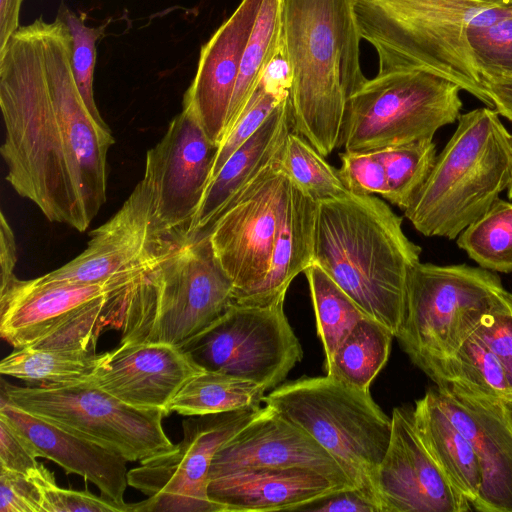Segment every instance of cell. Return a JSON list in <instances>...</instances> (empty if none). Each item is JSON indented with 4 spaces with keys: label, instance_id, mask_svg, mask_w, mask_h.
Returning <instances> with one entry per match:
<instances>
[{
    "label": "cell",
    "instance_id": "1",
    "mask_svg": "<svg viewBox=\"0 0 512 512\" xmlns=\"http://www.w3.org/2000/svg\"><path fill=\"white\" fill-rule=\"evenodd\" d=\"M6 181L51 222L86 231L107 199L108 125L92 116L59 18L19 27L0 51Z\"/></svg>",
    "mask_w": 512,
    "mask_h": 512
},
{
    "label": "cell",
    "instance_id": "2",
    "mask_svg": "<svg viewBox=\"0 0 512 512\" xmlns=\"http://www.w3.org/2000/svg\"><path fill=\"white\" fill-rule=\"evenodd\" d=\"M420 254L402 219L378 197L350 193L318 202L314 262L394 336L404 316L407 279Z\"/></svg>",
    "mask_w": 512,
    "mask_h": 512
},
{
    "label": "cell",
    "instance_id": "3",
    "mask_svg": "<svg viewBox=\"0 0 512 512\" xmlns=\"http://www.w3.org/2000/svg\"><path fill=\"white\" fill-rule=\"evenodd\" d=\"M292 129L321 155L339 146L349 98L367 80L354 0H284Z\"/></svg>",
    "mask_w": 512,
    "mask_h": 512
},
{
    "label": "cell",
    "instance_id": "4",
    "mask_svg": "<svg viewBox=\"0 0 512 512\" xmlns=\"http://www.w3.org/2000/svg\"><path fill=\"white\" fill-rule=\"evenodd\" d=\"M121 341L184 348L234 303V285L209 235L185 242L112 294Z\"/></svg>",
    "mask_w": 512,
    "mask_h": 512
},
{
    "label": "cell",
    "instance_id": "5",
    "mask_svg": "<svg viewBox=\"0 0 512 512\" xmlns=\"http://www.w3.org/2000/svg\"><path fill=\"white\" fill-rule=\"evenodd\" d=\"M362 39L376 51L377 74L421 69L440 75L489 108L467 38L494 7L477 0H354Z\"/></svg>",
    "mask_w": 512,
    "mask_h": 512
},
{
    "label": "cell",
    "instance_id": "6",
    "mask_svg": "<svg viewBox=\"0 0 512 512\" xmlns=\"http://www.w3.org/2000/svg\"><path fill=\"white\" fill-rule=\"evenodd\" d=\"M405 217L427 237L450 240L479 218L508 188L512 135L489 107L462 114Z\"/></svg>",
    "mask_w": 512,
    "mask_h": 512
},
{
    "label": "cell",
    "instance_id": "7",
    "mask_svg": "<svg viewBox=\"0 0 512 512\" xmlns=\"http://www.w3.org/2000/svg\"><path fill=\"white\" fill-rule=\"evenodd\" d=\"M264 404L313 437L341 466L355 489L381 510L376 478L392 433V420L369 391L327 376L277 386Z\"/></svg>",
    "mask_w": 512,
    "mask_h": 512
},
{
    "label": "cell",
    "instance_id": "8",
    "mask_svg": "<svg viewBox=\"0 0 512 512\" xmlns=\"http://www.w3.org/2000/svg\"><path fill=\"white\" fill-rule=\"evenodd\" d=\"M504 291L500 277L481 267L419 262L407 279L404 316L395 337L426 374L463 345Z\"/></svg>",
    "mask_w": 512,
    "mask_h": 512
},
{
    "label": "cell",
    "instance_id": "9",
    "mask_svg": "<svg viewBox=\"0 0 512 512\" xmlns=\"http://www.w3.org/2000/svg\"><path fill=\"white\" fill-rule=\"evenodd\" d=\"M461 88L430 71L376 74L349 98L339 146L368 152L433 140L458 120Z\"/></svg>",
    "mask_w": 512,
    "mask_h": 512
},
{
    "label": "cell",
    "instance_id": "10",
    "mask_svg": "<svg viewBox=\"0 0 512 512\" xmlns=\"http://www.w3.org/2000/svg\"><path fill=\"white\" fill-rule=\"evenodd\" d=\"M1 397L127 461L145 460L174 445L162 426L163 411L132 407L92 381L38 387L4 382Z\"/></svg>",
    "mask_w": 512,
    "mask_h": 512
},
{
    "label": "cell",
    "instance_id": "11",
    "mask_svg": "<svg viewBox=\"0 0 512 512\" xmlns=\"http://www.w3.org/2000/svg\"><path fill=\"white\" fill-rule=\"evenodd\" d=\"M284 302L233 303L182 349L204 370L248 379L265 390L277 387L303 356Z\"/></svg>",
    "mask_w": 512,
    "mask_h": 512
},
{
    "label": "cell",
    "instance_id": "12",
    "mask_svg": "<svg viewBox=\"0 0 512 512\" xmlns=\"http://www.w3.org/2000/svg\"><path fill=\"white\" fill-rule=\"evenodd\" d=\"M260 409L184 420L183 438L178 444L128 471V485L148 496L131 503L132 512H219L208 494L212 461Z\"/></svg>",
    "mask_w": 512,
    "mask_h": 512
},
{
    "label": "cell",
    "instance_id": "13",
    "mask_svg": "<svg viewBox=\"0 0 512 512\" xmlns=\"http://www.w3.org/2000/svg\"><path fill=\"white\" fill-rule=\"evenodd\" d=\"M90 236L82 253L35 281L96 283L137 275L184 244L157 221L154 184L146 170L121 208Z\"/></svg>",
    "mask_w": 512,
    "mask_h": 512
},
{
    "label": "cell",
    "instance_id": "14",
    "mask_svg": "<svg viewBox=\"0 0 512 512\" xmlns=\"http://www.w3.org/2000/svg\"><path fill=\"white\" fill-rule=\"evenodd\" d=\"M280 154L240 193L208 233L217 260L233 282L234 303H244L268 273L291 188Z\"/></svg>",
    "mask_w": 512,
    "mask_h": 512
},
{
    "label": "cell",
    "instance_id": "15",
    "mask_svg": "<svg viewBox=\"0 0 512 512\" xmlns=\"http://www.w3.org/2000/svg\"><path fill=\"white\" fill-rule=\"evenodd\" d=\"M217 148L194 114L182 108L146 154L145 170L154 184L157 221L182 243L187 242L210 180Z\"/></svg>",
    "mask_w": 512,
    "mask_h": 512
},
{
    "label": "cell",
    "instance_id": "16",
    "mask_svg": "<svg viewBox=\"0 0 512 512\" xmlns=\"http://www.w3.org/2000/svg\"><path fill=\"white\" fill-rule=\"evenodd\" d=\"M434 390L479 460L482 482L472 508L512 512V421L504 401L459 382H443Z\"/></svg>",
    "mask_w": 512,
    "mask_h": 512
},
{
    "label": "cell",
    "instance_id": "17",
    "mask_svg": "<svg viewBox=\"0 0 512 512\" xmlns=\"http://www.w3.org/2000/svg\"><path fill=\"white\" fill-rule=\"evenodd\" d=\"M392 433L376 487L382 512H467L471 503L447 479L423 444L413 408H394Z\"/></svg>",
    "mask_w": 512,
    "mask_h": 512
},
{
    "label": "cell",
    "instance_id": "18",
    "mask_svg": "<svg viewBox=\"0 0 512 512\" xmlns=\"http://www.w3.org/2000/svg\"><path fill=\"white\" fill-rule=\"evenodd\" d=\"M300 467L355 489L337 461L308 433L264 405L216 453L210 476L256 468Z\"/></svg>",
    "mask_w": 512,
    "mask_h": 512
},
{
    "label": "cell",
    "instance_id": "19",
    "mask_svg": "<svg viewBox=\"0 0 512 512\" xmlns=\"http://www.w3.org/2000/svg\"><path fill=\"white\" fill-rule=\"evenodd\" d=\"M202 370L176 346L159 342H120L107 352L91 381L132 407L160 410L168 416L174 397Z\"/></svg>",
    "mask_w": 512,
    "mask_h": 512
},
{
    "label": "cell",
    "instance_id": "20",
    "mask_svg": "<svg viewBox=\"0 0 512 512\" xmlns=\"http://www.w3.org/2000/svg\"><path fill=\"white\" fill-rule=\"evenodd\" d=\"M262 0H241L201 47L196 74L183 97L209 139L219 145L243 54Z\"/></svg>",
    "mask_w": 512,
    "mask_h": 512
},
{
    "label": "cell",
    "instance_id": "21",
    "mask_svg": "<svg viewBox=\"0 0 512 512\" xmlns=\"http://www.w3.org/2000/svg\"><path fill=\"white\" fill-rule=\"evenodd\" d=\"M140 274L96 283H38L35 279L15 278L0 288V335L15 349L30 347L61 328L89 303Z\"/></svg>",
    "mask_w": 512,
    "mask_h": 512
},
{
    "label": "cell",
    "instance_id": "22",
    "mask_svg": "<svg viewBox=\"0 0 512 512\" xmlns=\"http://www.w3.org/2000/svg\"><path fill=\"white\" fill-rule=\"evenodd\" d=\"M0 417L32 445L38 457L56 462L67 473L92 482L101 495L132 512L124 501L128 485L127 460L98 443L35 416L1 397Z\"/></svg>",
    "mask_w": 512,
    "mask_h": 512
},
{
    "label": "cell",
    "instance_id": "23",
    "mask_svg": "<svg viewBox=\"0 0 512 512\" xmlns=\"http://www.w3.org/2000/svg\"><path fill=\"white\" fill-rule=\"evenodd\" d=\"M345 488L307 468H256L209 477L208 494L219 512L298 511Z\"/></svg>",
    "mask_w": 512,
    "mask_h": 512
},
{
    "label": "cell",
    "instance_id": "24",
    "mask_svg": "<svg viewBox=\"0 0 512 512\" xmlns=\"http://www.w3.org/2000/svg\"><path fill=\"white\" fill-rule=\"evenodd\" d=\"M291 130V111L287 97L209 181L193 218L187 241L208 235L218 218L240 193L279 156Z\"/></svg>",
    "mask_w": 512,
    "mask_h": 512
},
{
    "label": "cell",
    "instance_id": "25",
    "mask_svg": "<svg viewBox=\"0 0 512 512\" xmlns=\"http://www.w3.org/2000/svg\"><path fill=\"white\" fill-rule=\"evenodd\" d=\"M317 205L318 202L291 182L268 273L260 287L239 304L265 305L285 297L293 279L314 262Z\"/></svg>",
    "mask_w": 512,
    "mask_h": 512
},
{
    "label": "cell",
    "instance_id": "26",
    "mask_svg": "<svg viewBox=\"0 0 512 512\" xmlns=\"http://www.w3.org/2000/svg\"><path fill=\"white\" fill-rule=\"evenodd\" d=\"M413 419L432 458L472 505L482 482L479 460L470 441L442 409L434 388L415 402Z\"/></svg>",
    "mask_w": 512,
    "mask_h": 512
},
{
    "label": "cell",
    "instance_id": "27",
    "mask_svg": "<svg viewBox=\"0 0 512 512\" xmlns=\"http://www.w3.org/2000/svg\"><path fill=\"white\" fill-rule=\"evenodd\" d=\"M266 390L248 379L202 370L191 377L172 400L169 410L184 416H203L258 410Z\"/></svg>",
    "mask_w": 512,
    "mask_h": 512
},
{
    "label": "cell",
    "instance_id": "28",
    "mask_svg": "<svg viewBox=\"0 0 512 512\" xmlns=\"http://www.w3.org/2000/svg\"><path fill=\"white\" fill-rule=\"evenodd\" d=\"M394 337L380 322L361 319L326 362L327 375L346 386L369 391L388 360Z\"/></svg>",
    "mask_w": 512,
    "mask_h": 512
},
{
    "label": "cell",
    "instance_id": "29",
    "mask_svg": "<svg viewBox=\"0 0 512 512\" xmlns=\"http://www.w3.org/2000/svg\"><path fill=\"white\" fill-rule=\"evenodd\" d=\"M107 352L21 348L0 363V372L28 382L69 385L91 381Z\"/></svg>",
    "mask_w": 512,
    "mask_h": 512
},
{
    "label": "cell",
    "instance_id": "30",
    "mask_svg": "<svg viewBox=\"0 0 512 512\" xmlns=\"http://www.w3.org/2000/svg\"><path fill=\"white\" fill-rule=\"evenodd\" d=\"M283 10L284 0H262L243 54L223 136L245 108L282 43Z\"/></svg>",
    "mask_w": 512,
    "mask_h": 512
},
{
    "label": "cell",
    "instance_id": "31",
    "mask_svg": "<svg viewBox=\"0 0 512 512\" xmlns=\"http://www.w3.org/2000/svg\"><path fill=\"white\" fill-rule=\"evenodd\" d=\"M426 375L437 385L459 382L486 396L503 401L512 398L501 361L475 333L452 356L432 367Z\"/></svg>",
    "mask_w": 512,
    "mask_h": 512
},
{
    "label": "cell",
    "instance_id": "32",
    "mask_svg": "<svg viewBox=\"0 0 512 512\" xmlns=\"http://www.w3.org/2000/svg\"><path fill=\"white\" fill-rule=\"evenodd\" d=\"M303 273L327 362L355 325L368 316L317 263L313 262Z\"/></svg>",
    "mask_w": 512,
    "mask_h": 512
},
{
    "label": "cell",
    "instance_id": "33",
    "mask_svg": "<svg viewBox=\"0 0 512 512\" xmlns=\"http://www.w3.org/2000/svg\"><path fill=\"white\" fill-rule=\"evenodd\" d=\"M460 249L479 267L512 272V201L498 198L456 238Z\"/></svg>",
    "mask_w": 512,
    "mask_h": 512
},
{
    "label": "cell",
    "instance_id": "34",
    "mask_svg": "<svg viewBox=\"0 0 512 512\" xmlns=\"http://www.w3.org/2000/svg\"><path fill=\"white\" fill-rule=\"evenodd\" d=\"M280 164L290 181L316 202L350 194L340 175L307 140L294 131L286 137Z\"/></svg>",
    "mask_w": 512,
    "mask_h": 512
},
{
    "label": "cell",
    "instance_id": "35",
    "mask_svg": "<svg viewBox=\"0 0 512 512\" xmlns=\"http://www.w3.org/2000/svg\"><path fill=\"white\" fill-rule=\"evenodd\" d=\"M375 152L385 171L388 188L385 199L406 210L434 165L437 157L435 143L420 140Z\"/></svg>",
    "mask_w": 512,
    "mask_h": 512
},
{
    "label": "cell",
    "instance_id": "36",
    "mask_svg": "<svg viewBox=\"0 0 512 512\" xmlns=\"http://www.w3.org/2000/svg\"><path fill=\"white\" fill-rule=\"evenodd\" d=\"M467 38L481 79L512 78V5L492 8L469 25Z\"/></svg>",
    "mask_w": 512,
    "mask_h": 512
},
{
    "label": "cell",
    "instance_id": "37",
    "mask_svg": "<svg viewBox=\"0 0 512 512\" xmlns=\"http://www.w3.org/2000/svg\"><path fill=\"white\" fill-rule=\"evenodd\" d=\"M57 18L65 23L71 36V68L83 101L95 120L107 125L98 110L93 90L96 44L105 35L107 23L87 26L85 14H76L64 3L58 9Z\"/></svg>",
    "mask_w": 512,
    "mask_h": 512
},
{
    "label": "cell",
    "instance_id": "38",
    "mask_svg": "<svg viewBox=\"0 0 512 512\" xmlns=\"http://www.w3.org/2000/svg\"><path fill=\"white\" fill-rule=\"evenodd\" d=\"M288 96L268 90L259 83L235 123L222 137L215 154L210 180L227 159L257 131L273 109Z\"/></svg>",
    "mask_w": 512,
    "mask_h": 512
},
{
    "label": "cell",
    "instance_id": "39",
    "mask_svg": "<svg viewBox=\"0 0 512 512\" xmlns=\"http://www.w3.org/2000/svg\"><path fill=\"white\" fill-rule=\"evenodd\" d=\"M41 493L42 512H129L105 497L96 496L89 491H76L60 488L54 475L43 465L32 476Z\"/></svg>",
    "mask_w": 512,
    "mask_h": 512
},
{
    "label": "cell",
    "instance_id": "40",
    "mask_svg": "<svg viewBox=\"0 0 512 512\" xmlns=\"http://www.w3.org/2000/svg\"><path fill=\"white\" fill-rule=\"evenodd\" d=\"M340 175L350 193L387 196L388 188L382 162L375 151L340 154Z\"/></svg>",
    "mask_w": 512,
    "mask_h": 512
},
{
    "label": "cell",
    "instance_id": "41",
    "mask_svg": "<svg viewBox=\"0 0 512 512\" xmlns=\"http://www.w3.org/2000/svg\"><path fill=\"white\" fill-rule=\"evenodd\" d=\"M501 361L512 390V293L505 290L474 332Z\"/></svg>",
    "mask_w": 512,
    "mask_h": 512
},
{
    "label": "cell",
    "instance_id": "42",
    "mask_svg": "<svg viewBox=\"0 0 512 512\" xmlns=\"http://www.w3.org/2000/svg\"><path fill=\"white\" fill-rule=\"evenodd\" d=\"M0 512H42L35 480L0 467Z\"/></svg>",
    "mask_w": 512,
    "mask_h": 512
},
{
    "label": "cell",
    "instance_id": "43",
    "mask_svg": "<svg viewBox=\"0 0 512 512\" xmlns=\"http://www.w3.org/2000/svg\"><path fill=\"white\" fill-rule=\"evenodd\" d=\"M37 457L28 440L0 417V467L30 477L42 466Z\"/></svg>",
    "mask_w": 512,
    "mask_h": 512
},
{
    "label": "cell",
    "instance_id": "44",
    "mask_svg": "<svg viewBox=\"0 0 512 512\" xmlns=\"http://www.w3.org/2000/svg\"><path fill=\"white\" fill-rule=\"evenodd\" d=\"M298 511L311 512H380L378 507L357 489L338 491Z\"/></svg>",
    "mask_w": 512,
    "mask_h": 512
},
{
    "label": "cell",
    "instance_id": "45",
    "mask_svg": "<svg viewBox=\"0 0 512 512\" xmlns=\"http://www.w3.org/2000/svg\"><path fill=\"white\" fill-rule=\"evenodd\" d=\"M17 263V247L14 232L1 212L0 217V268L1 286L10 284L16 277L14 270Z\"/></svg>",
    "mask_w": 512,
    "mask_h": 512
},
{
    "label": "cell",
    "instance_id": "46",
    "mask_svg": "<svg viewBox=\"0 0 512 512\" xmlns=\"http://www.w3.org/2000/svg\"><path fill=\"white\" fill-rule=\"evenodd\" d=\"M482 83L494 109L512 122V78L487 77L482 78Z\"/></svg>",
    "mask_w": 512,
    "mask_h": 512
},
{
    "label": "cell",
    "instance_id": "47",
    "mask_svg": "<svg viewBox=\"0 0 512 512\" xmlns=\"http://www.w3.org/2000/svg\"><path fill=\"white\" fill-rule=\"evenodd\" d=\"M23 0H0V51L19 29V15Z\"/></svg>",
    "mask_w": 512,
    "mask_h": 512
},
{
    "label": "cell",
    "instance_id": "48",
    "mask_svg": "<svg viewBox=\"0 0 512 512\" xmlns=\"http://www.w3.org/2000/svg\"><path fill=\"white\" fill-rule=\"evenodd\" d=\"M504 405L506 407V410L510 416V419L512 421V398L508 399V400H505L504 401Z\"/></svg>",
    "mask_w": 512,
    "mask_h": 512
},
{
    "label": "cell",
    "instance_id": "49",
    "mask_svg": "<svg viewBox=\"0 0 512 512\" xmlns=\"http://www.w3.org/2000/svg\"><path fill=\"white\" fill-rule=\"evenodd\" d=\"M477 1L505 4V5H512V0H477Z\"/></svg>",
    "mask_w": 512,
    "mask_h": 512
},
{
    "label": "cell",
    "instance_id": "50",
    "mask_svg": "<svg viewBox=\"0 0 512 512\" xmlns=\"http://www.w3.org/2000/svg\"><path fill=\"white\" fill-rule=\"evenodd\" d=\"M507 190H508V198H509V200L512 201V169H511V179H510V183H509Z\"/></svg>",
    "mask_w": 512,
    "mask_h": 512
}]
</instances>
